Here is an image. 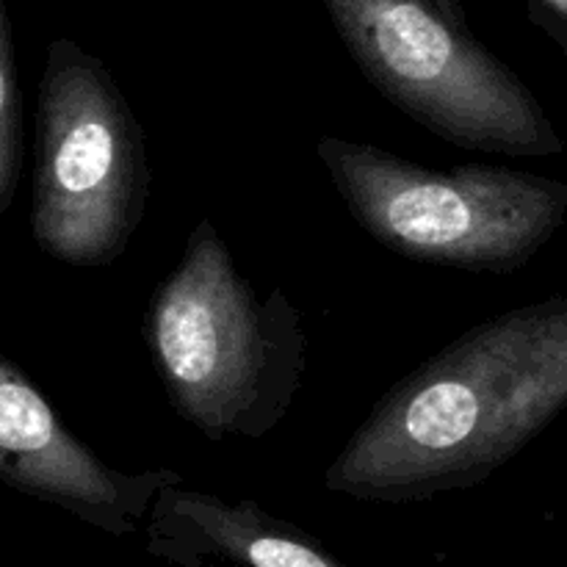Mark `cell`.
<instances>
[{"mask_svg":"<svg viewBox=\"0 0 567 567\" xmlns=\"http://www.w3.org/2000/svg\"><path fill=\"white\" fill-rule=\"evenodd\" d=\"M22 172V97L17 81L14 44L6 6L0 0V216L11 208Z\"/></svg>","mask_w":567,"mask_h":567,"instance_id":"8","label":"cell"},{"mask_svg":"<svg viewBox=\"0 0 567 567\" xmlns=\"http://www.w3.org/2000/svg\"><path fill=\"white\" fill-rule=\"evenodd\" d=\"M0 482L105 535L133 537L158 491L183 476L172 468L138 474L111 468L66 430L25 371L0 358Z\"/></svg>","mask_w":567,"mask_h":567,"instance_id":"6","label":"cell"},{"mask_svg":"<svg viewBox=\"0 0 567 567\" xmlns=\"http://www.w3.org/2000/svg\"><path fill=\"white\" fill-rule=\"evenodd\" d=\"M144 341L172 410L214 443L275 432L305 380L297 305L280 286L258 293L210 219L155 293Z\"/></svg>","mask_w":567,"mask_h":567,"instance_id":"2","label":"cell"},{"mask_svg":"<svg viewBox=\"0 0 567 567\" xmlns=\"http://www.w3.org/2000/svg\"><path fill=\"white\" fill-rule=\"evenodd\" d=\"M567 404V297L476 324L371 408L324 471L363 504H421L485 485Z\"/></svg>","mask_w":567,"mask_h":567,"instance_id":"1","label":"cell"},{"mask_svg":"<svg viewBox=\"0 0 567 567\" xmlns=\"http://www.w3.org/2000/svg\"><path fill=\"white\" fill-rule=\"evenodd\" d=\"M365 81L460 150H563L535 94L471 31L460 0H321Z\"/></svg>","mask_w":567,"mask_h":567,"instance_id":"4","label":"cell"},{"mask_svg":"<svg viewBox=\"0 0 567 567\" xmlns=\"http://www.w3.org/2000/svg\"><path fill=\"white\" fill-rule=\"evenodd\" d=\"M150 557L177 567H349L310 532L255 502L166 485L144 518Z\"/></svg>","mask_w":567,"mask_h":567,"instance_id":"7","label":"cell"},{"mask_svg":"<svg viewBox=\"0 0 567 567\" xmlns=\"http://www.w3.org/2000/svg\"><path fill=\"white\" fill-rule=\"evenodd\" d=\"M316 155L352 219L415 264L504 275L532 260L565 219L567 186L529 172L430 169L338 136L319 138Z\"/></svg>","mask_w":567,"mask_h":567,"instance_id":"3","label":"cell"},{"mask_svg":"<svg viewBox=\"0 0 567 567\" xmlns=\"http://www.w3.org/2000/svg\"><path fill=\"white\" fill-rule=\"evenodd\" d=\"M147 199V144L131 103L103 59L53 39L37 105L33 241L64 266H111L142 227Z\"/></svg>","mask_w":567,"mask_h":567,"instance_id":"5","label":"cell"},{"mask_svg":"<svg viewBox=\"0 0 567 567\" xmlns=\"http://www.w3.org/2000/svg\"><path fill=\"white\" fill-rule=\"evenodd\" d=\"M529 14L543 31L567 48V0H529Z\"/></svg>","mask_w":567,"mask_h":567,"instance_id":"9","label":"cell"}]
</instances>
